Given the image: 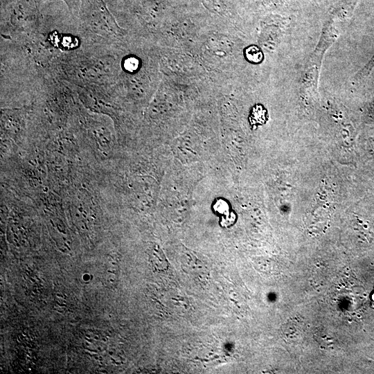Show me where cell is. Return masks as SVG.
<instances>
[{
  "mask_svg": "<svg viewBox=\"0 0 374 374\" xmlns=\"http://www.w3.org/2000/svg\"><path fill=\"white\" fill-rule=\"evenodd\" d=\"M247 59L253 63H259L263 58L261 50L256 46H251L245 50Z\"/></svg>",
  "mask_w": 374,
  "mask_h": 374,
  "instance_id": "6da1fadb",
  "label": "cell"
}]
</instances>
